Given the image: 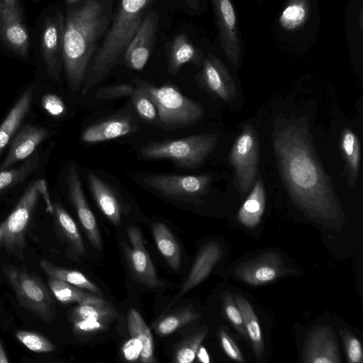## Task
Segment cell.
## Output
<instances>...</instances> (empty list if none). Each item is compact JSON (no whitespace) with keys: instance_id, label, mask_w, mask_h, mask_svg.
<instances>
[{"instance_id":"cell-1","label":"cell","mask_w":363,"mask_h":363,"mask_svg":"<svg viewBox=\"0 0 363 363\" xmlns=\"http://www.w3.org/2000/svg\"><path fill=\"white\" fill-rule=\"evenodd\" d=\"M273 147L282 179L296 206L318 221H340L342 209L318 160L306 125L277 118Z\"/></svg>"},{"instance_id":"cell-2","label":"cell","mask_w":363,"mask_h":363,"mask_svg":"<svg viewBox=\"0 0 363 363\" xmlns=\"http://www.w3.org/2000/svg\"><path fill=\"white\" fill-rule=\"evenodd\" d=\"M113 0H84L65 18L62 63L72 91L82 88L89 65L113 16Z\"/></svg>"},{"instance_id":"cell-3","label":"cell","mask_w":363,"mask_h":363,"mask_svg":"<svg viewBox=\"0 0 363 363\" xmlns=\"http://www.w3.org/2000/svg\"><path fill=\"white\" fill-rule=\"evenodd\" d=\"M152 0H119L109 28L94 54L82 86L86 94L118 62L138 31Z\"/></svg>"},{"instance_id":"cell-4","label":"cell","mask_w":363,"mask_h":363,"mask_svg":"<svg viewBox=\"0 0 363 363\" xmlns=\"http://www.w3.org/2000/svg\"><path fill=\"white\" fill-rule=\"evenodd\" d=\"M135 88L145 94L155 105L159 119L166 129H175L194 124L203 116V106L171 85L156 86L135 79Z\"/></svg>"},{"instance_id":"cell-5","label":"cell","mask_w":363,"mask_h":363,"mask_svg":"<svg viewBox=\"0 0 363 363\" xmlns=\"http://www.w3.org/2000/svg\"><path fill=\"white\" fill-rule=\"evenodd\" d=\"M216 134H198L163 142H150L140 153L146 159H168L179 168L199 167L214 150L218 142Z\"/></svg>"},{"instance_id":"cell-6","label":"cell","mask_w":363,"mask_h":363,"mask_svg":"<svg viewBox=\"0 0 363 363\" xmlns=\"http://www.w3.org/2000/svg\"><path fill=\"white\" fill-rule=\"evenodd\" d=\"M44 196L47 211L53 213V205L43 180L32 182L18 200L16 206L0 225V248L16 252L26 246L25 234L35 211L39 194Z\"/></svg>"},{"instance_id":"cell-7","label":"cell","mask_w":363,"mask_h":363,"mask_svg":"<svg viewBox=\"0 0 363 363\" xmlns=\"http://www.w3.org/2000/svg\"><path fill=\"white\" fill-rule=\"evenodd\" d=\"M4 274L19 303L43 321H50L55 314L54 303L48 289L37 277L23 269L9 266Z\"/></svg>"},{"instance_id":"cell-8","label":"cell","mask_w":363,"mask_h":363,"mask_svg":"<svg viewBox=\"0 0 363 363\" xmlns=\"http://www.w3.org/2000/svg\"><path fill=\"white\" fill-rule=\"evenodd\" d=\"M259 145L254 128L247 124L231 149L229 160L235 172V184L242 195L252 189L257 172Z\"/></svg>"},{"instance_id":"cell-9","label":"cell","mask_w":363,"mask_h":363,"mask_svg":"<svg viewBox=\"0 0 363 363\" xmlns=\"http://www.w3.org/2000/svg\"><path fill=\"white\" fill-rule=\"evenodd\" d=\"M220 48L234 66L241 62L242 46L238 17L231 0H211Z\"/></svg>"},{"instance_id":"cell-10","label":"cell","mask_w":363,"mask_h":363,"mask_svg":"<svg viewBox=\"0 0 363 363\" xmlns=\"http://www.w3.org/2000/svg\"><path fill=\"white\" fill-rule=\"evenodd\" d=\"M144 182L168 197L193 198L203 194L211 182L209 175L152 174L143 178Z\"/></svg>"},{"instance_id":"cell-11","label":"cell","mask_w":363,"mask_h":363,"mask_svg":"<svg viewBox=\"0 0 363 363\" xmlns=\"http://www.w3.org/2000/svg\"><path fill=\"white\" fill-rule=\"evenodd\" d=\"M158 25L157 13L154 10L147 11L124 52V62L128 67L140 71L146 65L156 40Z\"/></svg>"},{"instance_id":"cell-12","label":"cell","mask_w":363,"mask_h":363,"mask_svg":"<svg viewBox=\"0 0 363 363\" xmlns=\"http://www.w3.org/2000/svg\"><path fill=\"white\" fill-rule=\"evenodd\" d=\"M65 17L57 11L48 18L43 26L41 50L48 75L57 79L62 63Z\"/></svg>"},{"instance_id":"cell-13","label":"cell","mask_w":363,"mask_h":363,"mask_svg":"<svg viewBox=\"0 0 363 363\" xmlns=\"http://www.w3.org/2000/svg\"><path fill=\"white\" fill-rule=\"evenodd\" d=\"M198 78L222 100L229 101L236 95L235 83L228 70L220 60L211 53L204 56Z\"/></svg>"},{"instance_id":"cell-14","label":"cell","mask_w":363,"mask_h":363,"mask_svg":"<svg viewBox=\"0 0 363 363\" xmlns=\"http://www.w3.org/2000/svg\"><path fill=\"white\" fill-rule=\"evenodd\" d=\"M68 194L78 218L92 245L101 249V240L98 225L85 199L79 175L74 166L69 168L67 177Z\"/></svg>"},{"instance_id":"cell-15","label":"cell","mask_w":363,"mask_h":363,"mask_svg":"<svg viewBox=\"0 0 363 363\" xmlns=\"http://www.w3.org/2000/svg\"><path fill=\"white\" fill-rule=\"evenodd\" d=\"M281 265V255L277 252H268L242 262L234 272L245 283L259 286L274 280L280 272Z\"/></svg>"},{"instance_id":"cell-16","label":"cell","mask_w":363,"mask_h":363,"mask_svg":"<svg viewBox=\"0 0 363 363\" xmlns=\"http://www.w3.org/2000/svg\"><path fill=\"white\" fill-rule=\"evenodd\" d=\"M304 347V362L311 363L340 362L335 336L331 328L320 325L309 334Z\"/></svg>"},{"instance_id":"cell-17","label":"cell","mask_w":363,"mask_h":363,"mask_svg":"<svg viewBox=\"0 0 363 363\" xmlns=\"http://www.w3.org/2000/svg\"><path fill=\"white\" fill-rule=\"evenodd\" d=\"M127 233L132 245L128 252V257L134 275L149 287L162 286V282L157 279L154 265L143 245L140 228L130 226Z\"/></svg>"},{"instance_id":"cell-18","label":"cell","mask_w":363,"mask_h":363,"mask_svg":"<svg viewBox=\"0 0 363 363\" xmlns=\"http://www.w3.org/2000/svg\"><path fill=\"white\" fill-rule=\"evenodd\" d=\"M48 135V130L43 128L31 124L23 126L13 138L8 154L0 166V172L28 158Z\"/></svg>"},{"instance_id":"cell-19","label":"cell","mask_w":363,"mask_h":363,"mask_svg":"<svg viewBox=\"0 0 363 363\" xmlns=\"http://www.w3.org/2000/svg\"><path fill=\"white\" fill-rule=\"evenodd\" d=\"M23 18L13 13L0 0V35L16 55L26 57L29 50V35Z\"/></svg>"},{"instance_id":"cell-20","label":"cell","mask_w":363,"mask_h":363,"mask_svg":"<svg viewBox=\"0 0 363 363\" xmlns=\"http://www.w3.org/2000/svg\"><path fill=\"white\" fill-rule=\"evenodd\" d=\"M166 55L168 72L176 75L181 67L187 63L201 66L204 55L184 34L177 35L166 45Z\"/></svg>"},{"instance_id":"cell-21","label":"cell","mask_w":363,"mask_h":363,"mask_svg":"<svg viewBox=\"0 0 363 363\" xmlns=\"http://www.w3.org/2000/svg\"><path fill=\"white\" fill-rule=\"evenodd\" d=\"M222 249L216 242H210L200 250L187 279L181 288L179 296L203 281L219 261Z\"/></svg>"},{"instance_id":"cell-22","label":"cell","mask_w":363,"mask_h":363,"mask_svg":"<svg viewBox=\"0 0 363 363\" xmlns=\"http://www.w3.org/2000/svg\"><path fill=\"white\" fill-rule=\"evenodd\" d=\"M33 94V87L27 89L10 110L0 125V155L9 144L28 113Z\"/></svg>"},{"instance_id":"cell-23","label":"cell","mask_w":363,"mask_h":363,"mask_svg":"<svg viewBox=\"0 0 363 363\" xmlns=\"http://www.w3.org/2000/svg\"><path fill=\"white\" fill-rule=\"evenodd\" d=\"M91 194L101 212L115 225L121 222L118 201L109 186L93 173L87 177Z\"/></svg>"},{"instance_id":"cell-24","label":"cell","mask_w":363,"mask_h":363,"mask_svg":"<svg viewBox=\"0 0 363 363\" xmlns=\"http://www.w3.org/2000/svg\"><path fill=\"white\" fill-rule=\"evenodd\" d=\"M265 191L260 177L238 213L239 222L247 228H254L259 223L265 208Z\"/></svg>"},{"instance_id":"cell-25","label":"cell","mask_w":363,"mask_h":363,"mask_svg":"<svg viewBox=\"0 0 363 363\" xmlns=\"http://www.w3.org/2000/svg\"><path fill=\"white\" fill-rule=\"evenodd\" d=\"M133 130L130 123L124 118H113L86 128L82 140L86 143H97L125 135Z\"/></svg>"},{"instance_id":"cell-26","label":"cell","mask_w":363,"mask_h":363,"mask_svg":"<svg viewBox=\"0 0 363 363\" xmlns=\"http://www.w3.org/2000/svg\"><path fill=\"white\" fill-rule=\"evenodd\" d=\"M340 145L345 158L347 183L351 188H353L358 179L359 169L360 147L359 139L353 131L345 128L342 132Z\"/></svg>"},{"instance_id":"cell-27","label":"cell","mask_w":363,"mask_h":363,"mask_svg":"<svg viewBox=\"0 0 363 363\" xmlns=\"http://www.w3.org/2000/svg\"><path fill=\"white\" fill-rule=\"evenodd\" d=\"M152 234L160 253L169 266L178 269L181 263L180 247L168 227L162 223H155L152 227Z\"/></svg>"},{"instance_id":"cell-28","label":"cell","mask_w":363,"mask_h":363,"mask_svg":"<svg viewBox=\"0 0 363 363\" xmlns=\"http://www.w3.org/2000/svg\"><path fill=\"white\" fill-rule=\"evenodd\" d=\"M128 330L131 337H136L142 343L140 360L144 363L155 362L153 340L151 332L140 314L130 308L128 315Z\"/></svg>"},{"instance_id":"cell-29","label":"cell","mask_w":363,"mask_h":363,"mask_svg":"<svg viewBox=\"0 0 363 363\" xmlns=\"http://www.w3.org/2000/svg\"><path fill=\"white\" fill-rule=\"evenodd\" d=\"M309 16L308 0H289L279 17L278 24L284 31H298L306 25Z\"/></svg>"},{"instance_id":"cell-30","label":"cell","mask_w":363,"mask_h":363,"mask_svg":"<svg viewBox=\"0 0 363 363\" xmlns=\"http://www.w3.org/2000/svg\"><path fill=\"white\" fill-rule=\"evenodd\" d=\"M48 286L55 297L63 303H78L79 304H84L105 301L99 296L89 294L81 288L60 279L48 277Z\"/></svg>"},{"instance_id":"cell-31","label":"cell","mask_w":363,"mask_h":363,"mask_svg":"<svg viewBox=\"0 0 363 363\" xmlns=\"http://www.w3.org/2000/svg\"><path fill=\"white\" fill-rule=\"evenodd\" d=\"M235 302L239 308L245 328L250 339L255 354L262 358L264 352L263 339L257 317L249 302L240 294L235 295Z\"/></svg>"},{"instance_id":"cell-32","label":"cell","mask_w":363,"mask_h":363,"mask_svg":"<svg viewBox=\"0 0 363 363\" xmlns=\"http://www.w3.org/2000/svg\"><path fill=\"white\" fill-rule=\"evenodd\" d=\"M40 267L50 278L64 281L79 288L91 291L97 295L101 294L94 283L79 272L57 267L45 259L40 261Z\"/></svg>"},{"instance_id":"cell-33","label":"cell","mask_w":363,"mask_h":363,"mask_svg":"<svg viewBox=\"0 0 363 363\" xmlns=\"http://www.w3.org/2000/svg\"><path fill=\"white\" fill-rule=\"evenodd\" d=\"M52 213H55L57 224L72 247L77 253L84 255L85 253L84 245L72 218L58 203L53 205Z\"/></svg>"},{"instance_id":"cell-34","label":"cell","mask_w":363,"mask_h":363,"mask_svg":"<svg viewBox=\"0 0 363 363\" xmlns=\"http://www.w3.org/2000/svg\"><path fill=\"white\" fill-rule=\"evenodd\" d=\"M39 164L38 153L30 156L18 167L0 172V194L21 182Z\"/></svg>"},{"instance_id":"cell-35","label":"cell","mask_w":363,"mask_h":363,"mask_svg":"<svg viewBox=\"0 0 363 363\" xmlns=\"http://www.w3.org/2000/svg\"><path fill=\"white\" fill-rule=\"evenodd\" d=\"M114 314L112 308L106 302L79 304L71 313V320L75 322L84 319H94L105 322Z\"/></svg>"},{"instance_id":"cell-36","label":"cell","mask_w":363,"mask_h":363,"mask_svg":"<svg viewBox=\"0 0 363 363\" xmlns=\"http://www.w3.org/2000/svg\"><path fill=\"white\" fill-rule=\"evenodd\" d=\"M196 318V314L191 311L188 309L180 311L161 320L155 330L160 336L168 335Z\"/></svg>"},{"instance_id":"cell-37","label":"cell","mask_w":363,"mask_h":363,"mask_svg":"<svg viewBox=\"0 0 363 363\" xmlns=\"http://www.w3.org/2000/svg\"><path fill=\"white\" fill-rule=\"evenodd\" d=\"M206 335V332H199L186 338L179 345L176 351V362L179 363H191L194 362L196 357L198 349Z\"/></svg>"},{"instance_id":"cell-38","label":"cell","mask_w":363,"mask_h":363,"mask_svg":"<svg viewBox=\"0 0 363 363\" xmlns=\"http://www.w3.org/2000/svg\"><path fill=\"white\" fill-rule=\"evenodd\" d=\"M16 337L25 347L35 352H50L55 350L52 342L36 333L18 330L16 333Z\"/></svg>"},{"instance_id":"cell-39","label":"cell","mask_w":363,"mask_h":363,"mask_svg":"<svg viewBox=\"0 0 363 363\" xmlns=\"http://www.w3.org/2000/svg\"><path fill=\"white\" fill-rule=\"evenodd\" d=\"M132 97L135 108L138 115L143 119L152 121L158 116L157 110L154 103L142 91L134 88Z\"/></svg>"},{"instance_id":"cell-40","label":"cell","mask_w":363,"mask_h":363,"mask_svg":"<svg viewBox=\"0 0 363 363\" xmlns=\"http://www.w3.org/2000/svg\"><path fill=\"white\" fill-rule=\"evenodd\" d=\"M223 303L224 310L228 320L240 334L245 339H247V334L245 328L241 312L238 306H236L233 302L231 294L229 291H225L223 294Z\"/></svg>"},{"instance_id":"cell-41","label":"cell","mask_w":363,"mask_h":363,"mask_svg":"<svg viewBox=\"0 0 363 363\" xmlns=\"http://www.w3.org/2000/svg\"><path fill=\"white\" fill-rule=\"evenodd\" d=\"M42 106L50 116L57 117L65 111L62 99L56 94H47L42 98Z\"/></svg>"},{"instance_id":"cell-42","label":"cell","mask_w":363,"mask_h":363,"mask_svg":"<svg viewBox=\"0 0 363 363\" xmlns=\"http://www.w3.org/2000/svg\"><path fill=\"white\" fill-rule=\"evenodd\" d=\"M219 337L225 353L232 359L244 362L245 359L234 340L225 331L220 330Z\"/></svg>"},{"instance_id":"cell-43","label":"cell","mask_w":363,"mask_h":363,"mask_svg":"<svg viewBox=\"0 0 363 363\" xmlns=\"http://www.w3.org/2000/svg\"><path fill=\"white\" fill-rule=\"evenodd\" d=\"M134 87L129 84H118L98 90L97 98L109 99L124 96H131Z\"/></svg>"},{"instance_id":"cell-44","label":"cell","mask_w":363,"mask_h":363,"mask_svg":"<svg viewBox=\"0 0 363 363\" xmlns=\"http://www.w3.org/2000/svg\"><path fill=\"white\" fill-rule=\"evenodd\" d=\"M347 354L351 363H361L363 361V352L360 342L354 337L347 339Z\"/></svg>"},{"instance_id":"cell-45","label":"cell","mask_w":363,"mask_h":363,"mask_svg":"<svg viewBox=\"0 0 363 363\" xmlns=\"http://www.w3.org/2000/svg\"><path fill=\"white\" fill-rule=\"evenodd\" d=\"M142 343L136 337H132L123 347V353L125 358L128 361H135L140 357L142 351Z\"/></svg>"},{"instance_id":"cell-46","label":"cell","mask_w":363,"mask_h":363,"mask_svg":"<svg viewBox=\"0 0 363 363\" xmlns=\"http://www.w3.org/2000/svg\"><path fill=\"white\" fill-rule=\"evenodd\" d=\"M73 323L74 330L80 333L95 332L104 328V322L94 319H84Z\"/></svg>"},{"instance_id":"cell-47","label":"cell","mask_w":363,"mask_h":363,"mask_svg":"<svg viewBox=\"0 0 363 363\" xmlns=\"http://www.w3.org/2000/svg\"><path fill=\"white\" fill-rule=\"evenodd\" d=\"M6 6L16 15L23 16L22 9L18 0H2Z\"/></svg>"},{"instance_id":"cell-48","label":"cell","mask_w":363,"mask_h":363,"mask_svg":"<svg viewBox=\"0 0 363 363\" xmlns=\"http://www.w3.org/2000/svg\"><path fill=\"white\" fill-rule=\"evenodd\" d=\"M196 356L198 357V359L202 362L208 363L210 362L209 356L206 350L201 345L198 349Z\"/></svg>"},{"instance_id":"cell-49","label":"cell","mask_w":363,"mask_h":363,"mask_svg":"<svg viewBox=\"0 0 363 363\" xmlns=\"http://www.w3.org/2000/svg\"><path fill=\"white\" fill-rule=\"evenodd\" d=\"M187 4L194 10H199L205 0H186Z\"/></svg>"},{"instance_id":"cell-50","label":"cell","mask_w":363,"mask_h":363,"mask_svg":"<svg viewBox=\"0 0 363 363\" xmlns=\"http://www.w3.org/2000/svg\"><path fill=\"white\" fill-rule=\"evenodd\" d=\"M9 359L6 354L2 342L0 339V363H9Z\"/></svg>"},{"instance_id":"cell-51","label":"cell","mask_w":363,"mask_h":363,"mask_svg":"<svg viewBox=\"0 0 363 363\" xmlns=\"http://www.w3.org/2000/svg\"><path fill=\"white\" fill-rule=\"evenodd\" d=\"M82 0H66L67 4L69 5H72L76 3H78L79 1H81Z\"/></svg>"},{"instance_id":"cell-52","label":"cell","mask_w":363,"mask_h":363,"mask_svg":"<svg viewBox=\"0 0 363 363\" xmlns=\"http://www.w3.org/2000/svg\"><path fill=\"white\" fill-rule=\"evenodd\" d=\"M265 0H257V1L258 2V4H262Z\"/></svg>"}]
</instances>
